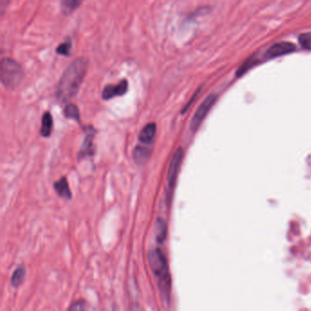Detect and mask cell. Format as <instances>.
Wrapping results in <instances>:
<instances>
[{
  "label": "cell",
  "mask_w": 311,
  "mask_h": 311,
  "mask_svg": "<svg viewBox=\"0 0 311 311\" xmlns=\"http://www.w3.org/2000/svg\"><path fill=\"white\" fill-rule=\"evenodd\" d=\"M88 69V59L76 58L68 65L58 82L56 96L60 102H67L76 96Z\"/></svg>",
  "instance_id": "obj_1"
},
{
  "label": "cell",
  "mask_w": 311,
  "mask_h": 311,
  "mask_svg": "<svg viewBox=\"0 0 311 311\" xmlns=\"http://www.w3.org/2000/svg\"><path fill=\"white\" fill-rule=\"evenodd\" d=\"M148 262L153 273L163 299L169 304L170 302L172 279L166 257L159 248L150 250L148 253Z\"/></svg>",
  "instance_id": "obj_2"
},
{
  "label": "cell",
  "mask_w": 311,
  "mask_h": 311,
  "mask_svg": "<svg viewBox=\"0 0 311 311\" xmlns=\"http://www.w3.org/2000/svg\"><path fill=\"white\" fill-rule=\"evenodd\" d=\"M1 83L9 90H15L20 86L23 79V69L20 64L12 58H6L1 61L0 67Z\"/></svg>",
  "instance_id": "obj_3"
},
{
  "label": "cell",
  "mask_w": 311,
  "mask_h": 311,
  "mask_svg": "<svg viewBox=\"0 0 311 311\" xmlns=\"http://www.w3.org/2000/svg\"><path fill=\"white\" fill-rule=\"evenodd\" d=\"M184 157V151L182 149V147H179L176 151L175 154L173 156L172 160L170 162V166L168 168L167 172V203H170L173 196V192L175 190V186L176 185V181L179 174V169H180L181 164L183 161Z\"/></svg>",
  "instance_id": "obj_4"
},
{
  "label": "cell",
  "mask_w": 311,
  "mask_h": 311,
  "mask_svg": "<svg viewBox=\"0 0 311 311\" xmlns=\"http://www.w3.org/2000/svg\"><path fill=\"white\" fill-rule=\"evenodd\" d=\"M217 98H218L217 95L213 93V94H210L208 97L205 98L204 102L201 103V105L198 107L197 111L195 112V115L192 119V122L190 124L191 131L195 132L199 129V127L201 126L202 122H204L205 117L207 116L210 110L212 109L214 103L217 101Z\"/></svg>",
  "instance_id": "obj_5"
},
{
  "label": "cell",
  "mask_w": 311,
  "mask_h": 311,
  "mask_svg": "<svg viewBox=\"0 0 311 311\" xmlns=\"http://www.w3.org/2000/svg\"><path fill=\"white\" fill-rule=\"evenodd\" d=\"M297 49L295 44L287 41H282L278 43L273 44L272 46L267 51V58H275L281 57L284 55L292 53Z\"/></svg>",
  "instance_id": "obj_6"
},
{
  "label": "cell",
  "mask_w": 311,
  "mask_h": 311,
  "mask_svg": "<svg viewBox=\"0 0 311 311\" xmlns=\"http://www.w3.org/2000/svg\"><path fill=\"white\" fill-rule=\"evenodd\" d=\"M95 129L92 126H89L85 129V139L83 141V145L80 150L79 158L84 159L89 156H93L94 154V148H93V139L95 136Z\"/></svg>",
  "instance_id": "obj_7"
},
{
  "label": "cell",
  "mask_w": 311,
  "mask_h": 311,
  "mask_svg": "<svg viewBox=\"0 0 311 311\" xmlns=\"http://www.w3.org/2000/svg\"><path fill=\"white\" fill-rule=\"evenodd\" d=\"M128 91V82L126 80H122L121 83L117 85H107L103 89L102 98L103 100H111L116 96H122Z\"/></svg>",
  "instance_id": "obj_8"
},
{
  "label": "cell",
  "mask_w": 311,
  "mask_h": 311,
  "mask_svg": "<svg viewBox=\"0 0 311 311\" xmlns=\"http://www.w3.org/2000/svg\"><path fill=\"white\" fill-rule=\"evenodd\" d=\"M156 134V124L154 122L148 123L143 127L140 134H139V141L143 144H150L153 141Z\"/></svg>",
  "instance_id": "obj_9"
},
{
  "label": "cell",
  "mask_w": 311,
  "mask_h": 311,
  "mask_svg": "<svg viewBox=\"0 0 311 311\" xmlns=\"http://www.w3.org/2000/svg\"><path fill=\"white\" fill-rule=\"evenodd\" d=\"M54 189L60 197L65 199L71 198V192L68 186V180L66 177H62L60 180L54 184Z\"/></svg>",
  "instance_id": "obj_10"
},
{
  "label": "cell",
  "mask_w": 311,
  "mask_h": 311,
  "mask_svg": "<svg viewBox=\"0 0 311 311\" xmlns=\"http://www.w3.org/2000/svg\"><path fill=\"white\" fill-rule=\"evenodd\" d=\"M151 150L146 148L144 146H137L132 152V157L137 165L141 166L148 160V158L151 156Z\"/></svg>",
  "instance_id": "obj_11"
},
{
  "label": "cell",
  "mask_w": 311,
  "mask_h": 311,
  "mask_svg": "<svg viewBox=\"0 0 311 311\" xmlns=\"http://www.w3.org/2000/svg\"><path fill=\"white\" fill-rule=\"evenodd\" d=\"M156 241L159 244H163L166 241L167 237V224L166 220L158 218L156 221V228H154Z\"/></svg>",
  "instance_id": "obj_12"
},
{
  "label": "cell",
  "mask_w": 311,
  "mask_h": 311,
  "mask_svg": "<svg viewBox=\"0 0 311 311\" xmlns=\"http://www.w3.org/2000/svg\"><path fill=\"white\" fill-rule=\"evenodd\" d=\"M53 128V119L49 112H45L42 116L41 121V129H40V134L41 136L49 137L52 132Z\"/></svg>",
  "instance_id": "obj_13"
},
{
  "label": "cell",
  "mask_w": 311,
  "mask_h": 311,
  "mask_svg": "<svg viewBox=\"0 0 311 311\" xmlns=\"http://www.w3.org/2000/svg\"><path fill=\"white\" fill-rule=\"evenodd\" d=\"M82 0H61V11L64 15L68 16L78 9Z\"/></svg>",
  "instance_id": "obj_14"
},
{
  "label": "cell",
  "mask_w": 311,
  "mask_h": 311,
  "mask_svg": "<svg viewBox=\"0 0 311 311\" xmlns=\"http://www.w3.org/2000/svg\"><path fill=\"white\" fill-rule=\"evenodd\" d=\"M26 277V269L24 267H19L15 270L12 277H11V284L15 287H19L24 281Z\"/></svg>",
  "instance_id": "obj_15"
},
{
  "label": "cell",
  "mask_w": 311,
  "mask_h": 311,
  "mask_svg": "<svg viewBox=\"0 0 311 311\" xmlns=\"http://www.w3.org/2000/svg\"><path fill=\"white\" fill-rule=\"evenodd\" d=\"M64 115L67 119L75 120L77 122H80V120H81V115H80L78 107L73 103H69V104L66 105V107L64 109Z\"/></svg>",
  "instance_id": "obj_16"
},
{
  "label": "cell",
  "mask_w": 311,
  "mask_h": 311,
  "mask_svg": "<svg viewBox=\"0 0 311 311\" xmlns=\"http://www.w3.org/2000/svg\"><path fill=\"white\" fill-rule=\"evenodd\" d=\"M257 63H258V59H257V58H255L254 57L248 58V59H247V60L240 66L239 70L237 71V76H238V77L242 76L245 73L248 72L250 68H253L254 65H256Z\"/></svg>",
  "instance_id": "obj_17"
},
{
  "label": "cell",
  "mask_w": 311,
  "mask_h": 311,
  "mask_svg": "<svg viewBox=\"0 0 311 311\" xmlns=\"http://www.w3.org/2000/svg\"><path fill=\"white\" fill-rule=\"evenodd\" d=\"M70 49H71V42L70 41L63 42L57 48V53L62 56H68Z\"/></svg>",
  "instance_id": "obj_18"
},
{
  "label": "cell",
  "mask_w": 311,
  "mask_h": 311,
  "mask_svg": "<svg viewBox=\"0 0 311 311\" xmlns=\"http://www.w3.org/2000/svg\"><path fill=\"white\" fill-rule=\"evenodd\" d=\"M298 40L303 48L311 49V33H304V34L299 35Z\"/></svg>",
  "instance_id": "obj_19"
},
{
  "label": "cell",
  "mask_w": 311,
  "mask_h": 311,
  "mask_svg": "<svg viewBox=\"0 0 311 311\" xmlns=\"http://www.w3.org/2000/svg\"><path fill=\"white\" fill-rule=\"evenodd\" d=\"M69 309L83 310V309H86V306H85V303H84V302L78 301L76 302V303H74L71 306H69Z\"/></svg>",
  "instance_id": "obj_20"
}]
</instances>
